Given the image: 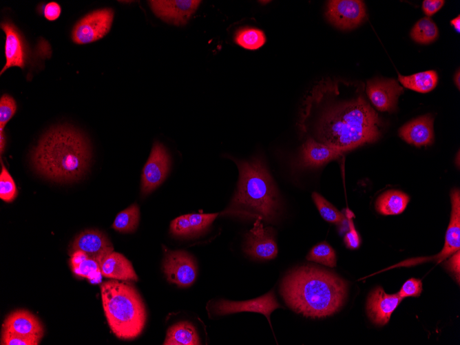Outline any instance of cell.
Instances as JSON below:
<instances>
[{
  "label": "cell",
  "instance_id": "cell-23",
  "mask_svg": "<svg viewBox=\"0 0 460 345\" xmlns=\"http://www.w3.org/2000/svg\"><path fill=\"white\" fill-rule=\"evenodd\" d=\"M409 200V196L401 191L388 190L377 198L375 208L383 215H397L404 211Z\"/></svg>",
  "mask_w": 460,
  "mask_h": 345
},
{
  "label": "cell",
  "instance_id": "cell-15",
  "mask_svg": "<svg viewBox=\"0 0 460 345\" xmlns=\"http://www.w3.org/2000/svg\"><path fill=\"white\" fill-rule=\"evenodd\" d=\"M366 91L377 109L391 112L395 109L397 98L404 90L394 79H373L367 81Z\"/></svg>",
  "mask_w": 460,
  "mask_h": 345
},
{
  "label": "cell",
  "instance_id": "cell-30",
  "mask_svg": "<svg viewBox=\"0 0 460 345\" xmlns=\"http://www.w3.org/2000/svg\"><path fill=\"white\" fill-rule=\"evenodd\" d=\"M72 269L76 275L87 278L92 284L101 282V265L94 260L87 258Z\"/></svg>",
  "mask_w": 460,
  "mask_h": 345
},
{
  "label": "cell",
  "instance_id": "cell-27",
  "mask_svg": "<svg viewBox=\"0 0 460 345\" xmlns=\"http://www.w3.org/2000/svg\"><path fill=\"white\" fill-rule=\"evenodd\" d=\"M439 35L438 28L429 17L419 20L410 32L411 38L417 43L427 44L435 41Z\"/></svg>",
  "mask_w": 460,
  "mask_h": 345
},
{
  "label": "cell",
  "instance_id": "cell-24",
  "mask_svg": "<svg viewBox=\"0 0 460 345\" xmlns=\"http://www.w3.org/2000/svg\"><path fill=\"white\" fill-rule=\"evenodd\" d=\"M398 80L406 88L421 93H426L436 87L438 75L435 70H428L410 76L398 74Z\"/></svg>",
  "mask_w": 460,
  "mask_h": 345
},
{
  "label": "cell",
  "instance_id": "cell-1",
  "mask_svg": "<svg viewBox=\"0 0 460 345\" xmlns=\"http://www.w3.org/2000/svg\"><path fill=\"white\" fill-rule=\"evenodd\" d=\"M342 80L326 79L309 92L304 102L301 129L313 125V139L346 151L377 140L379 118L363 95L344 98Z\"/></svg>",
  "mask_w": 460,
  "mask_h": 345
},
{
  "label": "cell",
  "instance_id": "cell-14",
  "mask_svg": "<svg viewBox=\"0 0 460 345\" xmlns=\"http://www.w3.org/2000/svg\"><path fill=\"white\" fill-rule=\"evenodd\" d=\"M1 28L6 34L5 57L6 64L1 74L12 67L23 69L28 59V50L25 40L17 28L10 21L6 20L1 23Z\"/></svg>",
  "mask_w": 460,
  "mask_h": 345
},
{
  "label": "cell",
  "instance_id": "cell-36",
  "mask_svg": "<svg viewBox=\"0 0 460 345\" xmlns=\"http://www.w3.org/2000/svg\"><path fill=\"white\" fill-rule=\"evenodd\" d=\"M421 281L417 278H410L406 281L398 294L402 297H417L422 291Z\"/></svg>",
  "mask_w": 460,
  "mask_h": 345
},
{
  "label": "cell",
  "instance_id": "cell-34",
  "mask_svg": "<svg viewBox=\"0 0 460 345\" xmlns=\"http://www.w3.org/2000/svg\"><path fill=\"white\" fill-rule=\"evenodd\" d=\"M17 110L15 100L8 94H3L0 98V131H3L7 123L12 118Z\"/></svg>",
  "mask_w": 460,
  "mask_h": 345
},
{
  "label": "cell",
  "instance_id": "cell-4",
  "mask_svg": "<svg viewBox=\"0 0 460 345\" xmlns=\"http://www.w3.org/2000/svg\"><path fill=\"white\" fill-rule=\"evenodd\" d=\"M239 170L237 190L225 213L273 222L280 210L273 181L262 161L234 160Z\"/></svg>",
  "mask_w": 460,
  "mask_h": 345
},
{
  "label": "cell",
  "instance_id": "cell-44",
  "mask_svg": "<svg viewBox=\"0 0 460 345\" xmlns=\"http://www.w3.org/2000/svg\"><path fill=\"white\" fill-rule=\"evenodd\" d=\"M454 81V83L457 85V88L459 90V88H460V72H459V70H458L457 73H455Z\"/></svg>",
  "mask_w": 460,
  "mask_h": 345
},
{
  "label": "cell",
  "instance_id": "cell-33",
  "mask_svg": "<svg viewBox=\"0 0 460 345\" xmlns=\"http://www.w3.org/2000/svg\"><path fill=\"white\" fill-rule=\"evenodd\" d=\"M219 213L187 214L193 234L201 233L213 222Z\"/></svg>",
  "mask_w": 460,
  "mask_h": 345
},
{
  "label": "cell",
  "instance_id": "cell-17",
  "mask_svg": "<svg viewBox=\"0 0 460 345\" xmlns=\"http://www.w3.org/2000/svg\"><path fill=\"white\" fill-rule=\"evenodd\" d=\"M344 152L308 138L302 146L298 164L302 167H318L337 158Z\"/></svg>",
  "mask_w": 460,
  "mask_h": 345
},
{
  "label": "cell",
  "instance_id": "cell-26",
  "mask_svg": "<svg viewBox=\"0 0 460 345\" xmlns=\"http://www.w3.org/2000/svg\"><path fill=\"white\" fill-rule=\"evenodd\" d=\"M235 42L247 50H257L266 41L264 33L261 30L254 28H242L234 35Z\"/></svg>",
  "mask_w": 460,
  "mask_h": 345
},
{
  "label": "cell",
  "instance_id": "cell-8",
  "mask_svg": "<svg viewBox=\"0 0 460 345\" xmlns=\"http://www.w3.org/2000/svg\"><path fill=\"white\" fill-rule=\"evenodd\" d=\"M168 282L180 287L191 286L197 276V266L193 257L184 251H169L163 264Z\"/></svg>",
  "mask_w": 460,
  "mask_h": 345
},
{
  "label": "cell",
  "instance_id": "cell-25",
  "mask_svg": "<svg viewBox=\"0 0 460 345\" xmlns=\"http://www.w3.org/2000/svg\"><path fill=\"white\" fill-rule=\"evenodd\" d=\"M139 219V207L135 203L118 213L112 227L121 233H133L138 227Z\"/></svg>",
  "mask_w": 460,
  "mask_h": 345
},
{
  "label": "cell",
  "instance_id": "cell-31",
  "mask_svg": "<svg viewBox=\"0 0 460 345\" xmlns=\"http://www.w3.org/2000/svg\"><path fill=\"white\" fill-rule=\"evenodd\" d=\"M17 194L13 178L4 165H2L0 174V198L6 202H11L16 198Z\"/></svg>",
  "mask_w": 460,
  "mask_h": 345
},
{
  "label": "cell",
  "instance_id": "cell-2",
  "mask_svg": "<svg viewBox=\"0 0 460 345\" xmlns=\"http://www.w3.org/2000/svg\"><path fill=\"white\" fill-rule=\"evenodd\" d=\"M91 158V146L85 136L72 126L61 125L40 138L31 151L30 162L42 176L65 182L81 179Z\"/></svg>",
  "mask_w": 460,
  "mask_h": 345
},
{
  "label": "cell",
  "instance_id": "cell-22",
  "mask_svg": "<svg viewBox=\"0 0 460 345\" xmlns=\"http://www.w3.org/2000/svg\"><path fill=\"white\" fill-rule=\"evenodd\" d=\"M164 345H198L200 341L194 325L187 322H179L171 326L167 332Z\"/></svg>",
  "mask_w": 460,
  "mask_h": 345
},
{
  "label": "cell",
  "instance_id": "cell-21",
  "mask_svg": "<svg viewBox=\"0 0 460 345\" xmlns=\"http://www.w3.org/2000/svg\"><path fill=\"white\" fill-rule=\"evenodd\" d=\"M102 275L117 280L138 281V276L132 263L123 254L114 251L101 266Z\"/></svg>",
  "mask_w": 460,
  "mask_h": 345
},
{
  "label": "cell",
  "instance_id": "cell-28",
  "mask_svg": "<svg viewBox=\"0 0 460 345\" xmlns=\"http://www.w3.org/2000/svg\"><path fill=\"white\" fill-rule=\"evenodd\" d=\"M312 198L320 215L326 221L339 225L346 221L345 216L320 194L313 192Z\"/></svg>",
  "mask_w": 460,
  "mask_h": 345
},
{
  "label": "cell",
  "instance_id": "cell-35",
  "mask_svg": "<svg viewBox=\"0 0 460 345\" xmlns=\"http://www.w3.org/2000/svg\"><path fill=\"white\" fill-rule=\"evenodd\" d=\"M170 231L177 236H187L192 235V230L187 214L177 217L171 222Z\"/></svg>",
  "mask_w": 460,
  "mask_h": 345
},
{
  "label": "cell",
  "instance_id": "cell-43",
  "mask_svg": "<svg viewBox=\"0 0 460 345\" xmlns=\"http://www.w3.org/2000/svg\"><path fill=\"white\" fill-rule=\"evenodd\" d=\"M451 25L454 27L455 30L458 32H460V16L458 15L457 17L454 18L450 21Z\"/></svg>",
  "mask_w": 460,
  "mask_h": 345
},
{
  "label": "cell",
  "instance_id": "cell-39",
  "mask_svg": "<svg viewBox=\"0 0 460 345\" xmlns=\"http://www.w3.org/2000/svg\"><path fill=\"white\" fill-rule=\"evenodd\" d=\"M61 12V6L56 2H50L44 8V16L48 21L56 20Z\"/></svg>",
  "mask_w": 460,
  "mask_h": 345
},
{
  "label": "cell",
  "instance_id": "cell-13",
  "mask_svg": "<svg viewBox=\"0 0 460 345\" xmlns=\"http://www.w3.org/2000/svg\"><path fill=\"white\" fill-rule=\"evenodd\" d=\"M81 250L89 258L94 260L101 266L105 259L114 251V247L103 231L98 229H85L76 236L70 249V253Z\"/></svg>",
  "mask_w": 460,
  "mask_h": 345
},
{
  "label": "cell",
  "instance_id": "cell-32",
  "mask_svg": "<svg viewBox=\"0 0 460 345\" xmlns=\"http://www.w3.org/2000/svg\"><path fill=\"white\" fill-rule=\"evenodd\" d=\"M41 337L35 335H23L2 330L1 344L2 345H38Z\"/></svg>",
  "mask_w": 460,
  "mask_h": 345
},
{
  "label": "cell",
  "instance_id": "cell-20",
  "mask_svg": "<svg viewBox=\"0 0 460 345\" xmlns=\"http://www.w3.org/2000/svg\"><path fill=\"white\" fill-rule=\"evenodd\" d=\"M2 330L41 338L44 334V328L40 320L26 310H17L10 313L3 322Z\"/></svg>",
  "mask_w": 460,
  "mask_h": 345
},
{
  "label": "cell",
  "instance_id": "cell-16",
  "mask_svg": "<svg viewBox=\"0 0 460 345\" xmlns=\"http://www.w3.org/2000/svg\"><path fill=\"white\" fill-rule=\"evenodd\" d=\"M403 298L398 294H387L381 287L373 291L367 300V313L377 325H385Z\"/></svg>",
  "mask_w": 460,
  "mask_h": 345
},
{
  "label": "cell",
  "instance_id": "cell-6",
  "mask_svg": "<svg viewBox=\"0 0 460 345\" xmlns=\"http://www.w3.org/2000/svg\"><path fill=\"white\" fill-rule=\"evenodd\" d=\"M112 8L96 10L81 18L74 26L72 41L76 44H86L104 37L110 30L114 19Z\"/></svg>",
  "mask_w": 460,
  "mask_h": 345
},
{
  "label": "cell",
  "instance_id": "cell-7",
  "mask_svg": "<svg viewBox=\"0 0 460 345\" xmlns=\"http://www.w3.org/2000/svg\"><path fill=\"white\" fill-rule=\"evenodd\" d=\"M170 163V156L165 146L158 141L155 142L143 169V195L149 194L163 183L169 173Z\"/></svg>",
  "mask_w": 460,
  "mask_h": 345
},
{
  "label": "cell",
  "instance_id": "cell-9",
  "mask_svg": "<svg viewBox=\"0 0 460 345\" xmlns=\"http://www.w3.org/2000/svg\"><path fill=\"white\" fill-rule=\"evenodd\" d=\"M326 17L341 30L356 28L366 18V6L359 0H332L326 6Z\"/></svg>",
  "mask_w": 460,
  "mask_h": 345
},
{
  "label": "cell",
  "instance_id": "cell-38",
  "mask_svg": "<svg viewBox=\"0 0 460 345\" xmlns=\"http://www.w3.org/2000/svg\"><path fill=\"white\" fill-rule=\"evenodd\" d=\"M444 3L443 0H424L422 3V10L428 17L439 10Z\"/></svg>",
  "mask_w": 460,
  "mask_h": 345
},
{
  "label": "cell",
  "instance_id": "cell-3",
  "mask_svg": "<svg viewBox=\"0 0 460 345\" xmlns=\"http://www.w3.org/2000/svg\"><path fill=\"white\" fill-rule=\"evenodd\" d=\"M346 283L327 271L303 266L288 273L280 284L286 304L305 317H324L336 313L346 297Z\"/></svg>",
  "mask_w": 460,
  "mask_h": 345
},
{
  "label": "cell",
  "instance_id": "cell-18",
  "mask_svg": "<svg viewBox=\"0 0 460 345\" xmlns=\"http://www.w3.org/2000/svg\"><path fill=\"white\" fill-rule=\"evenodd\" d=\"M433 118L429 114L415 118L399 131L400 137L416 147L431 145L434 140Z\"/></svg>",
  "mask_w": 460,
  "mask_h": 345
},
{
  "label": "cell",
  "instance_id": "cell-10",
  "mask_svg": "<svg viewBox=\"0 0 460 345\" xmlns=\"http://www.w3.org/2000/svg\"><path fill=\"white\" fill-rule=\"evenodd\" d=\"M260 218H256L252 229L246 235L244 244L245 253L259 260H271L278 254L273 229L264 227Z\"/></svg>",
  "mask_w": 460,
  "mask_h": 345
},
{
  "label": "cell",
  "instance_id": "cell-42",
  "mask_svg": "<svg viewBox=\"0 0 460 345\" xmlns=\"http://www.w3.org/2000/svg\"><path fill=\"white\" fill-rule=\"evenodd\" d=\"M6 145V138L4 131H0V153L1 155L5 150Z\"/></svg>",
  "mask_w": 460,
  "mask_h": 345
},
{
  "label": "cell",
  "instance_id": "cell-40",
  "mask_svg": "<svg viewBox=\"0 0 460 345\" xmlns=\"http://www.w3.org/2000/svg\"><path fill=\"white\" fill-rule=\"evenodd\" d=\"M460 251L459 250L453 253V255L450 258L448 262V268L449 270L452 272L456 276L458 282H459V272H460Z\"/></svg>",
  "mask_w": 460,
  "mask_h": 345
},
{
  "label": "cell",
  "instance_id": "cell-37",
  "mask_svg": "<svg viewBox=\"0 0 460 345\" xmlns=\"http://www.w3.org/2000/svg\"><path fill=\"white\" fill-rule=\"evenodd\" d=\"M346 217H348V231L344 236V242L348 248L356 249L360 245V238L355 228L351 216L347 214Z\"/></svg>",
  "mask_w": 460,
  "mask_h": 345
},
{
  "label": "cell",
  "instance_id": "cell-19",
  "mask_svg": "<svg viewBox=\"0 0 460 345\" xmlns=\"http://www.w3.org/2000/svg\"><path fill=\"white\" fill-rule=\"evenodd\" d=\"M452 211L450 223L446 230L445 243L442 251L435 257L441 262L460 249V194L454 189L450 194Z\"/></svg>",
  "mask_w": 460,
  "mask_h": 345
},
{
  "label": "cell",
  "instance_id": "cell-5",
  "mask_svg": "<svg viewBox=\"0 0 460 345\" xmlns=\"http://www.w3.org/2000/svg\"><path fill=\"white\" fill-rule=\"evenodd\" d=\"M103 311L109 326L119 339L130 340L143 332L147 320L145 304L131 284L112 280L101 284Z\"/></svg>",
  "mask_w": 460,
  "mask_h": 345
},
{
  "label": "cell",
  "instance_id": "cell-41",
  "mask_svg": "<svg viewBox=\"0 0 460 345\" xmlns=\"http://www.w3.org/2000/svg\"><path fill=\"white\" fill-rule=\"evenodd\" d=\"M89 258L87 255L83 251L76 250L71 253L70 263L72 268H74L82 262Z\"/></svg>",
  "mask_w": 460,
  "mask_h": 345
},
{
  "label": "cell",
  "instance_id": "cell-29",
  "mask_svg": "<svg viewBox=\"0 0 460 345\" xmlns=\"http://www.w3.org/2000/svg\"><path fill=\"white\" fill-rule=\"evenodd\" d=\"M306 259L330 267L336 266L335 251L325 242L314 246L308 253Z\"/></svg>",
  "mask_w": 460,
  "mask_h": 345
},
{
  "label": "cell",
  "instance_id": "cell-11",
  "mask_svg": "<svg viewBox=\"0 0 460 345\" xmlns=\"http://www.w3.org/2000/svg\"><path fill=\"white\" fill-rule=\"evenodd\" d=\"M213 312L218 315L239 312H255L263 314L270 323V315L276 309L282 307L278 302L273 291L265 295L246 301L220 300L213 306Z\"/></svg>",
  "mask_w": 460,
  "mask_h": 345
},
{
  "label": "cell",
  "instance_id": "cell-12",
  "mask_svg": "<svg viewBox=\"0 0 460 345\" xmlns=\"http://www.w3.org/2000/svg\"><path fill=\"white\" fill-rule=\"evenodd\" d=\"M200 2L196 0H154L149 1L148 3L156 17L167 23L181 26L187 23Z\"/></svg>",
  "mask_w": 460,
  "mask_h": 345
}]
</instances>
